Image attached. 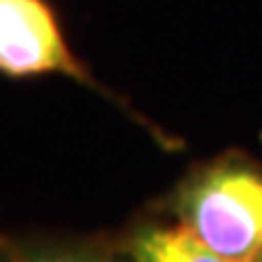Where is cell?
<instances>
[{
    "instance_id": "cell-1",
    "label": "cell",
    "mask_w": 262,
    "mask_h": 262,
    "mask_svg": "<svg viewBox=\"0 0 262 262\" xmlns=\"http://www.w3.org/2000/svg\"><path fill=\"white\" fill-rule=\"evenodd\" d=\"M185 228L228 262L262 257V168L228 156L194 170L175 194Z\"/></svg>"
},
{
    "instance_id": "cell-2",
    "label": "cell",
    "mask_w": 262,
    "mask_h": 262,
    "mask_svg": "<svg viewBox=\"0 0 262 262\" xmlns=\"http://www.w3.org/2000/svg\"><path fill=\"white\" fill-rule=\"evenodd\" d=\"M0 73L10 78L66 75L119 104V97L97 83L71 51L47 0H0Z\"/></svg>"
},
{
    "instance_id": "cell-3",
    "label": "cell",
    "mask_w": 262,
    "mask_h": 262,
    "mask_svg": "<svg viewBox=\"0 0 262 262\" xmlns=\"http://www.w3.org/2000/svg\"><path fill=\"white\" fill-rule=\"evenodd\" d=\"M126 255L134 262H228L180 224H148L126 238Z\"/></svg>"
},
{
    "instance_id": "cell-4",
    "label": "cell",
    "mask_w": 262,
    "mask_h": 262,
    "mask_svg": "<svg viewBox=\"0 0 262 262\" xmlns=\"http://www.w3.org/2000/svg\"><path fill=\"white\" fill-rule=\"evenodd\" d=\"M25 262H110L93 253L83 250H66V248H34V250H19Z\"/></svg>"
},
{
    "instance_id": "cell-5",
    "label": "cell",
    "mask_w": 262,
    "mask_h": 262,
    "mask_svg": "<svg viewBox=\"0 0 262 262\" xmlns=\"http://www.w3.org/2000/svg\"><path fill=\"white\" fill-rule=\"evenodd\" d=\"M0 262H25L19 250H0Z\"/></svg>"
},
{
    "instance_id": "cell-6",
    "label": "cell",
    "mask_w": 262,
    "mask_h": 262,
    "mask_svg": "<svg viewBox=\"0 0 262 262\" xmlns=\"http://www.w3.org/2000/svg\"><path fill=\"white\" fill-rule=\"evenodd\" d=\"M255 262H262V257H260V260H255Z\"/></svg>"
}]
</instances>
